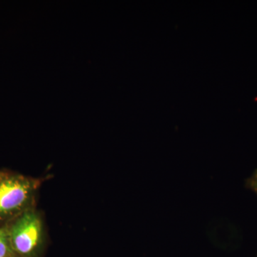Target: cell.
<instances>
[{
	"instance_id": "obj_5",
	"label": "cell",
	"mask_w": 257,
	"mask_h": 257,
	"mask_svg": "<svg viewBox=\"0 0 257 257\" xmlns=\"http://www.w3.org/2000/svg\"><path fill=\"white\" fill-rule=\"evenodd\" d=\"M4 171H0V177H2L5 174Z\"/></svg>"
},
{
	"instance_id": "obj_6",
	"label": "cell",
	"mask_w": 257,
	"mask_h": 257,
	"mask_svg": "<svg viewBox=\"0 0 257 257\" xmlns=\"http://www.w3.org/2000/svg\"><path fill=\"white\" fill-rule=\"evenodd\" d=\"M257 257V256H256Z\"/></svg>"
},
{
	"instance_id": "obj_1",
	"label": "cell",
	"mask_w": 257,
	"mask_h": 257,
	"mask_svg": "<svg viewBox=\"0 0 257 257\" xmlns=\"http://www.w3.org/2000/svg\"><path fill=\"white\" fill-rule=\"evenodd\" d=\"M40 181L5 172L0 177V223L5 224L35 207Z\"/></svg>"
},
{
	"instance_id": "obj_2",
	"label": "cell",
	"mask_w": 257,
	"mask_h": 257,
	"mask_svg": "<svg viewBox=\"0 0 257 257\" xmlns=\"http://www.w3.org/2000/svg\"><path fill=\"white\" fill-rule=\"evenodd\" d=\"M5 225L15 256L41 257L46 236L41 214L35 207Z\"/></svg>"
},
{
	"instance_id": "obj_3",
	"label": "cell",
	"mask_w": 257,
	"mask_h": 257,
	"mask_svg": "<svg viewBox=\"0 0 257 257\" xmlns=\"http://www.w3.org/2000/svg\"><path fill=\"white\" fill-rule=\"evenodd\" d=\"M0 257H16L12 249L5 225L0 227Z\"/></svg>"
},
{
	"instance_id": "obj_4",
	"label": "cell",
	"mask_w": 257,
	"mask_h": 257,
	"mask_svg": "<svg viewBox=\"0 0 257 257\" xmlns=\"http://www.w3.org/2000/svg\"><path fill=\"white\" fill-rule=\"evenodd\" d=\"M246 187L257 195V170L246 180Z\"/></svg>"
}]
</instances>
